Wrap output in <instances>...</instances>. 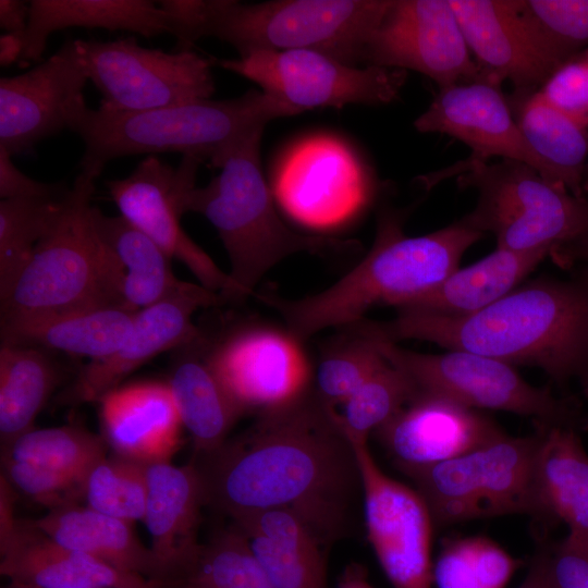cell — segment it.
<instances>
[{
    "label": "cell",
    "instance_id": "1",
    "mask_svg": "<svg viewBox=\"0 0 588 588\" xmlns=\"http://www.w3.org/2000/svg\"><path fill=\"white\" fill-rule=\"evenodd\" d=\"M207 503L233 518L268 510L293 513L328 549L348 529L362 481L336 409L310 388L258 414L244 433L201 456Z\"/></svg>",
    "mask_w": 588,
    "mask_h": 588
},
{
    "label": "cell",
    "instance_id": "2",
    "mask_svg": "<svg viewBox=\"0 0 588 588\" xmlns=\"http://www.w3.org/2000/svg\"><path fill=\"white\" fill-rule=\"evenodd\" d=\"M352 328L378 341L422 340L537 367L559 384L580 380L588 393V270L571 279L536 278L467 316L399 311Z\"/></svg>",
    "mask_w": 588,
    "mask_h": 588
},
{
    "label": "cell",
    "instance_id": "3",
    "mask_svg": "<svg viewBox=\"0 0 588 588\" xmlns=\"http://www.w3.org/2000/svg\"><path fill=\"white\" fill-rule=\"evenodd\" d=\"M403 215L380 213L375 244L364 259L334 284L299 299L271 293L255 296L274 309L301 343L327 328H345L373 306L391 305L418 295L454 272L465 252L483 233L464 218L434 232L408 236Z\"/></svg>",
    "mask_w": 588,
    "mask_h": 588
},
{
    "label": "cell",
    "instance_id": "4",
    "mask_svg": "<svg viewBox=\"0 0 588 588\" xmlns=\"http://www.w3.org/2000/svg\"><path fill=\"white\" fill-rule=\"evenodd\" d=\"M301 113L262 90L226 100L197 99L145 111L86 108L71 131L84 143L81 171L132 155L180 152L220 169L230 154L279 118Z\"/></svg>",
    "mask_w": 588,
    "mask_h": 588
},
{
    "label": "cell",
    "instance_id": "5",
    "mask_svg": "<svg viewBox=\"0 0 588 588\" xmlns=\"http://www.w3.org/2000/svg\"><path fill=\"white\" fill-rule=\"evenodd\" d=\"M258 133L235 148L206 186L181 199L183 212L204 216L217 230L231 264L233 301L255 295L264 275L297 253L328 254L356 249V242L307 235L279 216L260 163Z\"/></svg>",
    "mask_w": 588,
    "mask_h": 588
},
{
    "label": "cell",
    "instance_id": "6",
    "mask_svg": "<svg viewBox=\"0 0 588 588\" xmlns=\"http://www.w3.org/2000/svg\"><path fill=\"white\" fill-rule=\"evenodd\" d=\"M97 175L81 171L52 230L0 293L1 322L120 305L123 274L91 219Z\"/></svg>",
    "mask_w": 588,
    "mask_h": 588
},
{
    "label": "cell",
    "instance_id": "7",
    "mask_svg": "<svg viewBox=\"0 0 588 588\" xmlns=\"http://www.w3.org/2000/svg\"><path fill=\"white\" fill-rule=\"evenodd\" d=\"M201 37L232 45L238 56L258 50H315L345 63L364 52L390 0H207Z\"/></svg>",
    "mask_w": 588,
    "mask_h": 588
},
{
    "label": "cell",
    "instance_id": "8",
    "mask_svg": "<svg viewBox=\"0 0 588 588\" xmlns=\"http://www.w3.org/2000/svg\"><path fill=\"white\" fill-rule=\"evenodd\" d=\"M460 188L478 193L463 218L481 233H492L497 247L552 252L588 233V197H578L516 160L457 164Z\"/></svg>",
    "mask_w": 588,
    "mask_h": 588
},
{
    "label": "cell",
    "instance_id": "9",
    "mask_svg": "<svg viewBox=\"0 0 588 588\" xmlns=\"http://www.w3.org/2000/svg\"><path fill=\"white\" fill-rule=\"evenodd\" d=\"M542 425L532 436L506 433L455 458L405 475L427 504L434 525L507 514L542 519L537 458Z\"/></svg>",
    "mask_w": 588,
    "mask_h": 588
},
{
    "label": "cell",
    "instance_id": "10",
    "mask_svg": "<svg viewBox=\"0 0 588 588\" xmlns=\"http://www.w3.org/2000/svg\"><path fill=\"white\" fill-rule=\"evenodd\" d=\"M375 341L382 356L404 371L419 391L443 395L475 409L532 417L538 425L578 431L588 427V417L575 402L558 397L549 387L530 384L510 364L467 351L425 354L397 343Z\"/></svg>",
    "mask_w": 588,
    "mask_h": 588
},
{
    "label": "cell",
    "instance_id": "11",
    "mask_svg": "<svg viewBox=\"0 0 588 588\" xmlns=\"http://www.w3.org/2000/svg\"><path fill=\"white\" fill-rule=\"evenodd\" d=\"M215 63L255 82L262 91L299 112L389 103L399 97L406 81V71L358 68L315 50H258L237 59L212 60Z\"/></svg>",
    "mask_w": 588,
    "mask_h": 588
},
{
    "label": "cell",
    "instance_id": "12",
    "mask_svg": "<svg viewBox=\"0 0 588 588\" xmlns=\"http://www.w3.org/2000/svg\"><path fill=\"white\" fill-rule=\"evenodd\" d=\"M101 108L145 111L208 99L215 91L212 61L196 52H164L126 37L112 41L76 39Z\"/></svg>",
    "mask_w": 588,
    "mask_h": 588
},
{
    "label": "cell",
    "instance_id": "13",
    "mask_svg": "<svg viewBox=\"0 0 588 588\" xmlns=\"http://www.w3.org/2000/svg\"><path fill=\"white\" fill-rule=\"evenodd\" d=\"M272 195L298 223L319 230L342 226L371 198L368 172L335 136L317 134L292 145L273 172Z\"/></svg>",
    "mask_w": 588,
    "mask_h": 588
},
{
    "label": "cell",
    "instance_id": "14",
    "mask_svg": "<svg viewBox=\"0 0 588 588\" xmlns=\"http://www.w3.org/2000/svg\"><path fill=\"white\" fill-rule=\"evenodd\" d=\"M200 161L184 156L173 168L147 156L131 174L106 182L120 215L156 242L172 259L182 261L200 285L232 301L234 289L223 272L182 229L183 194L196 186Z\"/></svg>",
    "mask_w": 588,
    "mask_h": 588
},
{
    "label": "cell",
    "instance_id": "15",
    "mask_svg": "<svg viewBox=\"0 0 588 588\" xmlns=\"http://www.w3.org/2000/svg\"><path fill=\"white\" fill-rule=\"evenodd\" d=\"M362 481L367 535L393 588H431L434 525L419 493L389 477L377 464L367 440H351Z\"/></svg>",
    "mask_w": 588,
    "mask_h": 588
},
{
    "label": "cell",
    "instance_id": "16",
    "mask_svg": "<svg viewBox=\"0 0 588 588\" xmlns=\"http://www.w3.org/2000/svg\"><path fill=\"white\" fill-rule=\"evenodd\" d=\"M364 61L419 72L439 89L483 77L449 0H390Z\"/></svg>",
    "mask_w": 588,
    "mask_h": 588
},
{
    "label": "cell",
    "instance_id": "17",
    "mask_svg": "<svg viewBox=\"0 0 588 588\" xmlns=\"http://www.w3.org/2000/svg\"><path fill=\"white\" fill-rule=\"evenodd\" d=\"M88 75L76 39L30 70L0 78V147L12 157L71 130L87 108Z\"/></svg>",
    "mask_w": 588,
    "mask_h": 588
},
{
    "label": "cell",
    "instance_id": "18",
    "mask_svg": "<svg viewBox=\"0 0 588 588\" xmlns=\"http://www.w3.org/2000/svg\"><path fill=\"white\" fill-rule=\"evenodd\" d=\"M208 360L245 413L285 405L311 385L302 343L286 329L250 324L208 344Z\"/></svg>",
    "mask_w": 588,
    "mask_h": 588
},
{
    "label": "cell",
    "instance_id": "19",
    "mask_svg": "<svg viewBox=\"0 0 588 588\" xmlns=\"http://www.w3.org/2000/svg\"><path fill=\"white\" fill-rule=\"evenodd\" d=\"M414 126L421 133H441L461 140L473 151L469 162H487L491 157L520 161L563 186L520 132L501 84L485 76L440 88Z\"/></svg>",
    "mask_w": 588,
    "mask_h": 588
},
{
    "label": "cell",
    "instance_id": "20",
    "mask_svg": "<svg viewBox=\"0 0 588 588\" xmlns=\"http://www.w3.org/2000/svg\"><path fill=\"white\" fill-rule=\"evenodd\" d=\"M482 75L537 90L563 64L523 16L518 0H449Z\"/></svg>",
    "mask_w": 588,
    "mask_h": 588
},
{
    "label": "cell",
    "instance_id": "21",
    "mask_svg": "<svg viewBox=\"0 0 588 588\" xmlns=\"http://www.w3.org/2000/svg\"><path fill=\"white\" fill-rule=\"evenodd\" d=\"M376 433L404 474L455 458L504 434L477 409L422 391Z\"/></svg>",
    "mask_w": 588,
    "mask_h": 588
},
{
    "label": "cell",
    "instance_id": "22",
    "mask_svg": "<svg viewBox=\"0 0 588 588\" xmlns=\"http://www.w3.org/2000/svg\"><path fill=\"white\" fill-rule=\"evenodd\" d=\"M223 297L203 285L137 311L127 339L112 355L83 366L72 384L59 396L63 404L98 402L131 372L169 350H177L203 336L193 323L198 308L223 303Z\"/></svg>",
    "mask_w": 588,
    "mask_h": 588
},
{
    "label": "cell",
    "instance_id": "23",
    "mask_svg": "<svg viewBox=\"0 0 588 588\" xmlns=\"http://www.w3.org/2000/svg\"><path fill=\"white\" fill-rule=\"evenodd\" d=\"M102 438L115 454L143 463L170 462L182 421L168 382L117 387L98 401Z\"/></svg>",
    "mask_w": 588,
    "mask_h": 588
},
{
    "label": "cell",
    "instance_id": "24",
    "mask_svg": "<svg viewBox=\"0 0 588 588\" xmlns=\"http://www.w3.org/2000/svg\"><path fill=\"white\" fill-rule=\"evenodd\" d=\"M0 552V573L9 581L33 588H156L161 581L63 547L33 522L19 520Z\"/></svg>",
    "mask_w": 588,
    "mask_h": 588
},
{
    "label": "cell",
    "instance_id": "25",
    "mask_svg": "<svg viewBox=\"0 0 588 588\" xmlns=\"http://www.w3.org/2000/svg\"><path fill=\"white\" fill-rule=\"evenodd\" d=\"M205 503V487L197 466H175L171 462L147 465L143 520L151 537L150 549L169 579L183 577L200 550L197 529Z\"/></svg>",
    "mask_w": 588,
    "mask_h": 588
},
{
    "label": "cell",
    "instance_id": "26",
    "mask_svg": "<svg viewBox=\"0 0 588 588\" xmlns=\"http://www.w3.org/2000/svg\"><path fill=\"white\" fill-rule=\"evenodd\" d=\"M208 344L203 335L177 348L168 381L182 425L200 456L219 449L246 414L211 367Z\"/></svg>",
    "mask_w": 588,
    "mask_h": 588
},
{
    "label": "cell",
    "instance_id": "27",
    "mask_svg": "<svg viewBox=\"0 0 588 588\" xmlns=\"http://www.w3.org/2000/svg\"><path fill=\"white\" fill-rule=\"evenodd\" d=\"M551 253L549 248L517 252L495 247L479 261L457 268L436 286L396 308L448 317L478 313L515 290Z\"/></svg>",
    "mask_w": 588,
    "mask_h": 588
},
{
    "label": "cell",
    "instance_id": "28",
    "mask_svg": "<svg viewBox=\"0 0 588 588\" xmlns=\"http://www.w3.org/2000/svg\"><path fill=\"white\" fill-rule=\"evenodd\" d=\"M536 474L541 520L563 522L564 540L588 553V454L577 429L542 425Z\"/></svg>",
    "mask_w": 588,
    "mask_h": 588
},
{
    "label": "cell",
    "instance_id": "29",
    "mask_svg": "<svg viewBox=\"0 0 588 588\" xmlns=\"http://www.w3.org/2000/svg\"><path fill=\"white\" fill-rule=\"evenodd\" d=\"M233 522L275 588L327 587V548L296 515L268 510Z\"/></svg>",
    "mask_w": 588,
    "mask_h": 588
},
{
    "label": "cell",
    "instance_id": "30",
    "mask_svg": "<svg viewBox=\"0 0 588 588\" xmlns=\"http://www.w3.org/2000/svg\"><path fill=\"white\" fill-rule=\"evenodd\" d=\"M33 524L59 544L86 553L125 573L167 580L168 574L150 548L133 531V524L72 505L49 513Z\"/></svg>",
    "mask_w": 588,
    "mask_h": 588
},
{
    "label": "cell",
    "instance_id": "31",
    "mask_svg": "<svg viewBox=\"0 0 588 588\" xmlns=\"http://www.w3.org/2000/svg\"><path fill=\"white\" fill-rule=\"evenodd\" d=\"M136 314L114 305L1 322V344L60 351L99 360L121 347L132 331Z\"/></svg>",
    "mask_w": 588,
    "mask_h": 588
},
{
    "label": "cell",
    "instance_id": "32",
    "mask_svg": "<svg viewBox=\"0 0 588 588\" xmlns=\"http://www.w3.org/2000/svg\"><path fill=\"white\" fill-rule=\"evenodd\" d=\"M127 30L151 38L169 33L166 15L148 0H33L20 62L38 61L51 34L69 28Z\"/></svg>",
    "mask_w": 588,
    "mask_h": 588
},
{
    "label": "cell",
    "instance_id": "33",
    "mask_svg": "<svg viewBox=\"0 0 588 588\" xmlns=\"http://www.w3.org/2000/svg\"><path fill=\"white\" fill-rule=\"evenodd\" d=\"M91 219L98 235L122 271L121 296L124 307L138 311L189 293L200 285L177 279L171 267L172 258L121 215L106 216L93 206Z\"/></svg>",
    "mask_w": 588,
    "mask_h": 588
},
{
    "label": "cell",
    "instance_id": "34",
    "mask_svg": "<svg viewBox=\"0 0 588 588\" xmlns=\"http://www.w3.org/2000/svg\"><path fill=\"white\" fill-rule=\"evenodd\" d=\"M507 101L535 152L555 171L568 192L585 197L588 126L549 102L539 89L514 90Z\"/></svg>",
    "mask_w": 588,
    "mask_h": 588
},
{
    "label": "cell",
    "instance_id": "35",
    "mask_svg": "<svg viewBox=\"0 0 588 588\" xmlns=\"http://www.w3.org/2000/svg\"><path fill=\"white\" fill-rule=\"evenodd\" d=\"M61 371L47 350L0 348V438L2 446L34 429V421L58 385Z\"/></svg>",
    "mask_w": 588,
    "mask_h": 588
},
{
    "label": "cell",
    "instance_id": "36",
    "mask_svg": "<svg viewBox=\"0 0 588 588\" xmlns=\"http://www.w3.org/2000/svg\"><path fill=\"white\" fill-rule=\"evenodd\" d=\"M105 457V439L74 425L34 428L2 446V458L40 466L84 482Z\"/></svg>",
    "mask_w": 588,
    "mask_h": 588
},
{
    "label": "cell",
    "instance_id": "37",
    "mask_svg": "<svg viewBox=\"0 0 588 588\" xmlns=\"http://www.w3.org/2000/svg\"><path fill=\"white\" fill-rule=\"evenodd\" d=\"M523 561L483 536L446 538L433 563L438 588H506Z\"/></svg>",
    "mask_w": 588,
    "mask_h": 588
},
{
    "label": "cell",
    "instance_id": "38",
    "mask_svg": "<svg viewBox=\"0 0 588 588\" xmlns=\"http://www.w3.org/2000/svg\"><path fill=\"white\" fill-rule=\"evenodd\" d=\"M345 330V334L323 348L313 371L314 394L332 409L341 406L387 363L375 340L352 329Z\"/></svg>",
    "mask_w": 588,
    "mask_h": 588
},
{
    "label": "cell",
    "instance_id": "39",
    "mask_svg": "<svg viewBox=\"0 0 588 588\" xmlns=\"http://www.w3.org/2000/svg\"><path fill=\"white\" fill-rule=\"evenodd\" d=\"M66 194L61 198L0 201V293L11 285L37 244L52 230Z\"/></svg>",
    "mask_w": 588,
    "mask_h": 588
},
{
    "label": "cell",
    "instance_id": "40",
    "mask_svg": "<svg viewBox=\"0 0 588 588\" xmlns=\"http://www.w3.org/2000/svg\"><path fill=\"white\" fill-rule=\"evenodd\" d=\"M418 392L414 381L387 360L341 405L340 425L348 439L368 440Z\"/></svg>",
    "mask_w": 588,
    "mask_h": 588
},
{
    "label": "cell",
    "instance_id": "41",
    "mask_svg": "<svg viewBox=\"0 0 588 588\" xmlns=\"http://www.w3.org/2000/svg\"><path fill=\"white\" fill-rule=\"evenodd\" d=\"M183 577L200 588H275L235 526L201 546Z\"/></svg>",
    "mask_w": 588,
    "mask_h": 588
},
{
    "label": "cell",
    "instance_id": "42",
    "mask_svg": "<svg viewBox=\"0 0 588 588\" xmlns=\"http://www.w3.org/2000/svg\"><path fill=\"white\" fill-rule=\"evenodd\" d=\"M87 506L133 524L143 520L147 500V465L120 456L102 458L85 481Z\"/></svg>",
    "mask_w": 588,
    "mask_h": 588
},
{
    "label": "cell",
    "instance_id": "43",
    "mask_svg": "<svg viewBox=\"0 0 588 588\" xmlns=\"http://www.w3.org/2000/svg\"><path fill=\"white\" fill-rule=\"evenodd\" d=\"M518 5L563 64L588 47V0H518Z\"/></svg>",
    "mask_w": 588,
    "mask_h": 588
},
{
    "label": "cell",
    "instance_id": "44",
    "mask_svg": "<svg viewBox=\"0 0 588 588\" xmlns=\"http://www.w3.org/2000/svg\"><path fill=\"white\" fill-rule=\"evenodd\" d=\"M4 477L20 491L50 511L77 505L85 482L33 464L2 458Z\"/></svg>",
    "mask_w": 588,
    "mask_h": 588
},
{
    "label": "cell",
    "instance_id": "45",
    "mask_svg": "<svg viewBox=\"0 0 588 588\" xmlns=\"http://www.w3.org/2000/svg\"><path fill=\"white\" fill-rule=\"evenodd\" d=\"M558 109L588 126V62L578 53L539 88Z\"/></svg>",
    "mask_w": 588,
    "mask_h": 588
},
{
    "label": "cell",
    "instance_id": "46",
    "mask_svg": "<svg viewBox=\"0 0 588 588\" xmlns=\"http://www.w3.org/2000/svg\"><path fill=\"white\" fill-rule=\"evenodd\" d=\"M548 588H588V553L565 540L540 544Z\"/></svg>",
    "mask_w": 588,
    "mask_h": 588
},
{
    "label": "cell",
    "instance_id": "47",
    "mask_svg": "<svg viewBox=\"0 0 588 588\" xmlns=\"http://www.w3.org/2000/svg\"><path fill=\"white\" fill-rule=\"evenodd\" d=\"M70 188L61 184L44 183L24 174L12 161V156L0 147V197L61 198Z\"/></svg>",
    "mask_w": 588,
    "mask_h": 588
},
{
    "label": "cell",
    "instance_id": "48",
    "mask_svg": "<svg viewBox=\"0 0 588 588\" xmlns=\"http://www.w3.org/2000/svg\"><path fill=\"white\" fill-rule=\"evenodd\" d=\"M29 5L20 0L0 1V26L9 34L23 35L27 29Z\"/></svg>",
    "mask_w": 588,
    "mask_h": 588
},
{
    "label": "cell",
    "instance_id": "49",
    "mask_svg": "<svg viewBox=\"0 0 588 588\" xmlns=\"http://www.w3.org/2000/svg\"><path fill=\"white\" fill-rule=\"evenodd\" d=\"M13 505V486L2 475L0 486V547L8 542L19 523V519L14 517Z\"/></svg>",
    "mask_w": 588,
    "mask_h": 588
},
{
    "label": "cell",
    "instance_id": "50",
    "mask_svg": "<svg viewBox=\"0 0 588 588\" xmlns=\"http://www.w3.org/2000/svg\"><path fill=\"white\" fill-rule=\"evenodd\" d=\"M559 264H584L588 267V233L556 249L551 255Z\"/></svg>",
    "mask_w": 588,
    "mask_h": 588
},
{
    "label": "cell",
    "instance_id": "51",
    "mask_svg": "<svg viewBox=\"0 0 588 588\" xmlns=\"http://www.w3.org/2000/svg\"><path fill=\"white\" fill-rule=\"evenodd\" d=\"M23 35L4 33L0 37V64L8 66L20 61L23 52Z\"/></svg>",
    "mask_w": 588,
    "mask_h": 588
},
{
    "label": "cell",
    "instance_id": "52",
    "mask_svg": "<svg viewBox=\"0 0 588 588\" xmlns=\"http://www.w3.org/2000/svg\"><path fill=\"white\" fill-rule=\"evenodd\" d=\"M517 588H548L544 577L543 553L540 546L531 559L524 580Z\"/></svg>",
    "mask_w": 588,
    "mask_h": 588
},
{
    "label": "cell",
    "instance_id": "53",
    "mask_svg": "<svg viewBox=\"0 0 588 588\" xmlns=\"http://www.w3.org/2000/svg\"><path fill=\"white\" fill-rule=\"evenodd\" d=\"M336 588H373L367 580L362 567L350 566L343 574Z\"/></svg>",
    "mask_w": 588,
    "mask_h": 588
},
{
    "label": "cell",
    "instance_id": "54",
    "mask_svg": "<svg viewBox=\"0 0 588 588\" xmlns=\"http://www.w3.org/2000/svg\"><path fill=\"white\" fill-rule=\"evenodd\" d=\"M159 588H200L197 584L186 577L162 580Z\"/></svg>",
    "mask_w": 588,
    "mask_h": 588
},
{
    "label": "cell",
    "instance_id": "55",
    "mask_svg": "<svg viewBox=\"0 0 588 588\" xmlns=\"http://www.w3.org/2000/svg\"><path fill=\"white\" fill-rule=\"evenodd\" d=\"M162 581V580H161ZM161 581L159 583V585L156 587V588H159L160 587V584ZM2 588H33V587H27V586H23V585H20V584H16V583H12V581H9L4 587Z\"/></svg>",
    "mask_w": 588,
    "mask_h": 588
},
{
    "label": "cell",
    "instance_id": "56",
    "mask_svg": "<svg viewBox=\"0 0 588 588\" xmlns=\"http://www.w3.org/2000/svg\"><path fill=\"white\" fill-rule=\"evenodd\" d=\"M581 58L588 62V48L579 52Z\"/></svg>",
    "mask_w": 588,
    "mask_h": 588
},
{
    "label": "cell",
    "instance_id": "57",
    "mask_svg": "<svg viewBox=\"0 0 588 588\" xmlns=\"http://www.w3.org/2000/svg\"><path fill=\"white\" fill-rule=\"evenodd\" d=\"M584 192L585 195L588 197V177H586L584 182Z\"/></svg>",
    "mask_w": 588,
    "mask_h": 588
},
{
    "label": "cell",
    "instance_id": "58",
    "mask_svg": "<svg viewBox=\"0 0 588 588\" xmlns=\"http://www.w3.org/2000/svg\"><path fill=\"white\" fill-rule=\"evenodd\" d=\"M588 177V166L586 168L585 179ZM585 182V181H584Z\"/></svg>",
    "mask_w": 588,
    "mask_h": 588
}]
</instances>
